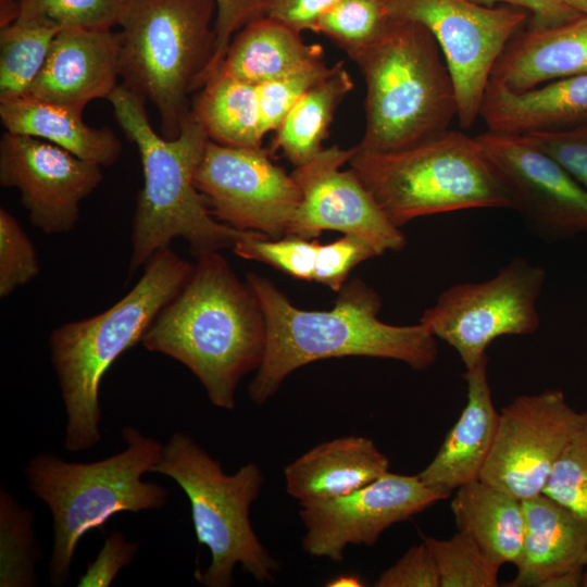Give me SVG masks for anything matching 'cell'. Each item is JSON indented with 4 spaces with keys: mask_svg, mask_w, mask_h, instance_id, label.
I'll use <instances>...</instances> for the list:
<instances>
[{
    "mask_svg": "<svg viewBox=\"0 0 587 587\" xmlns=\"http://www.w3.org/2000/svg\"><path fill=\"white\" fill-rule=\"evenodd\" d=\"M266 323L262 363L248 386L257 404L272 398L296 370L345 357L389 359L426 370L438 357L436 337L422 324L399 326L379 320L380 296L359 278L347 282L330 310L299 309L270 279L249 273Z\"/></svg>",
    "mask_w": 587,
    "mask_h": 587,
    "instance_id": "1",
    "label": "cell"
},
{
    "mask_svg": "<svg viewBox=\"0 0 587 587\" xmlns=\"http://www.w3.org/2000/svg\"><path fill=\"white\" fill-rule=\"evenodd\" d=\"M182 288L158 314L141 342L185 365L217 408L236 407V389L262 363L266 323L250 285L220 251L197 258Z\"/></svg>",
    "mask_w": 587,
    "mask_h": 587,
    "instance_id": "2",
    "label": "cell"
},
{
    "mask_svg": "<svg viewBox=\"0 0 587 587\" xmlns=\"http://www.w3.org/2000/svg\"><path fill=\"white\" fill-rule=\"evenodd\" d=\"M107 100L120 127L136 145L142 165L143 186L132 223L129 276L178 237L198 258L259 234L218 222L197 189L196 170L210 139L191 113L178 136L170 139L151 126L146 101L139 96L118 85Z\"/></svg>",
    "mask_w": 587,
    "mask_h": 587,
    "instance_id": "3",
    "label": "cell"
},
{
    "mask_svg": "<svg viewBox=\"0 0 587 587\" xmlns=\"http://www.w3.org/2000/svg\"><path fill=\"white\" fill-rule=\"evenodd\" d=\"M135 286L108 310L54 328L51 362L66 412L64 448L79 452L100 439V384L126 350L141 341L162 309L189 279L193 265L170 247L159 249Z\"/></svg>",
    "mask_w": 587,
    "mask_h": 587,
    "instance_id": "4",
    "label": "cell"
},
{
    "mask_svg": "<svg viewBox=\"0 0 587 587\" xmlns=\"http://www.w3.org/2000/svg\"><path fill=\"white\" fill-rule=\"evenodd\" d=\"M122 437L127 447L103 460L78 463L39 453L25 469L29 490L52 515L49 578L53 586L66 584L77 544L86 533L120 512L160 509L166 502L165 488L142 480L146 473H153L163 445L130 426L122 429Z\"/></svg>",
    "mask_w": 587,
    "mask_h": 587,
    "instance_id": "5",
    "label": "cell"
},
{
    "mask_svg": "<svg viewBox=\"0 0 587 587\" xmlns=\"http://www.w3.org/2000/svg\"><path fill=\"white\" fill-rule=\"evenodd\" d=\"M354 62L366 85L360 150L410 147L448 129L457 117L451 74L424 25L391 18L384 35Z\"/></svg>",
    "mask_w": 587,
    "mask_h": 587,
    "instance_id": "6",
    "label": "cell"
},
{
    "mask_svg": "<svg viewBox=\"0 0 587 587\" xmlns=\"http://www.w3.org/2000/svg\"><path fill=\"white\" fill-rule=\"evenodd\" d=\"M215 0H129L118 32L120 85L151 102L162 136L190 114L215 50Z\"/></svg>",
    "mask_w": 587,
    "mask_h": 587,
    "instance_id": "7",
    "label": "cell"
},
{
    "mask_svg": "<svg viewBox=\"0 0 587 587\" xmlns=\"http://www.w3.org/2000/svg\"><path fill=\"white\" fill-rule=\"evenodd\" d=\"M350 168L398 228L427 215L467 209H512L476 137L446 129L390 152L360 150Z\"/></svg>",
    "mask_w": 587,
    "mask_h": 587,
    "instance_id": "8",
    "label": "cell"
},
{
    "mask_svg": "<svg viewBox=\"0 0 587 587\" xmlns=\"http://www.w3.org/2000/svg\"><path fill=\"white\" fill-rule=\"evenodd\" d=\"M153 473L175 480L189 500L197 540L211 553L207 570L195 572L200 584L232 586L238 564L258 583L274 580L279 563L260 541L250 520V508L264 480L255 463L227 475L189 435L177 432L163 446Z\"/></svg>",
    "mask_w": 587,
    "mask_h": 587,
    "instance_id": "9",
    "label": "cell"
},
{
    "mask_svg": "<svg viewBox=\"0 0 587 587\" xmlns=\"http://www.w3.org/2000/svg\"><path fill=\"white\" fill-rule=\"evenodd\" d=\"M545 280L541 266L515 258L487 280L446 289L419 323L452 347L470 369L487 355L494 340L538 329L537 301Z\"/></svg>",
    "mask_w": 587,
    "mask_h": 587,
    "instance_id": "10",
    "label": "cell"
},
{
    "mask_svg": "<svg viewBox=\"0 0 587 587\" xmlns=\"http://www.w3.org/2000/svg\"><path fill=\"white\" fill-rule=\"evenodd\" d=\"M388 15L424 25L436 39L451 74L457 118L469 129L479 117L494 65L526 13L472 0H383Z\"/></svg>",
    "mask_w": 587,
    "mask_h": 587,
    "instance_id": "11",
    "label": "cell"
},
{
    "mask_svg": "<svg viewBox=\"0 0 587 587\" xmlns=\"http://www.w3.org/2000/svg\"><path fill=\"white\" fill-rule=\"evenodd\" d=\"M195 183L218 222L270 239L286 236L301 202L294 177L274 164L262 147H229L209 140Z\"/></svg>",
    "mask_w": 587,
    "mask_h": 587,
    "instance_id": "12",
    "label": "cell"
},
{
    "mask_svg": "<svg viewBox=\"0 0 587 587\" xmlns=\"http://www.w3.org/2000/svg\"><path fill=\"white\" fill-rule=\"evenodd\" d=\"M587 425L560 389L521 395L499 411L498 427L480 479L520 499L542 494L572 437Z\"/></svg>",
    "mask_w": 587,
    "mask_h": 587,
    "instance_id": "13",
    "label": "cell"
},
{
    "mask_svg": "<svg viewBox=\"0 0 587 587\" xmlns=\"http://www.w3.org/2000/svg\"><path fill=\"white\" fill-rule=\"evenodd\" d=\"M476 137L512 209L549 241L587 235V191L525 134L487 130Z\"/></svg>",
    "mask_w": 587,
    "mask_h": 587,
    "instance_id": "14",
    "label": "cell"
},
{
    "mask_svg": "<svg viewBox=\"0 0 587 587\" xmlns=\"http://www.w3.org/2000/svg\"><path fill=\"white\" fill-rule=\"evenodd\" d=\"M442 499L419 475L388 472L348 495L301 503L299 516L305 528L302 549L313 558L341 562L348 546L372 547L390 526Z\"/></svg>",
    "mask_w": 587,
    "mask_h": 587,
    "instance_id": "15",
    "label": "cell"
},
{
    "mask_svg": "<svg viewBox=\"0 0 587 587\" xmlns=\"http://www.w3.org/2000/svg\"><path fill=\"white\" fill-rule=\"evenodd\" d=\"M355 146L323 148L310 162L297 166L291 176L301 191V202L286 236L316 238L323 230L358 236L376 251H400L407 241L380 209L353 170L342 171Z\"/></svg>",
    "mask_w": 587,
    "mask_h": 587,
    "instance_id": "16",
    "label": "cell"
},
{
    "mask_svg": "<svg viewBox=\"0 0 587 587\" xmlns=\"http://www.w3.org/2000/svg\"><path fill=\"white\" fill-rule=\"evenodd\" d=\"M102 179V166L48 141L9 132L0 139V185L18 190L30 224L47 235L71 232Z\"/></svg>",
    "mask_w": 587,
    "mask_h": 587,
    "instance_id": "17",
    "label": "cell"
},
{
    "mask_svg": "<svg viewBox=\"0 0 587 587\" xmlns=\"http://www.w3.org/2000/svg\"><path fill=\"white\" fill-rule=\"evenodd\" d=\"M118 33L64 27L53 39L47 60L25 97L84 111L120 85Z\"/></svg>",
    "mask_w": 587,
    "mask_h": 587,
    "instance_id": "18",
    "label": "cell"
},
{
    "mask_svg": "<svg viewBox=\"0 0 587 587\" xmlns=\"http://www.w3.org/2000/svg\"><path fill=\"white\" fill-rule=\"evenodd\" d=\"M485 355L465 369L466 403L436 455L417 475L429 489L447 498L451 491L480 478L495 440L496 410Z\"/></svg>",
    "mask_w": 587,
    "mask_h": 587,
    "instance_id": "19",
    "label": "cell"
},
{
    "mask_svg": "<svg viewBox=\"0 0 587 587\" xmlns=\"http://www.w3.org/2000/svg\"><path fill=\"white\" fill-rule=\"evenodd\" d=\"M587 74V15L517 32L497 59L490 79L513 92Z\"/></svg>",
    "mask_w": 587,
    "mask_h": 587,
    "instance_id": "20",
    "label": "cell"
},
{
    "mask_svg": "<svg viewBox=\"0 0 587 587\" xmlns=\"http://www.w3.org/2000/svg\"><path fill=\"white\" fill-rule=\"evenodd\" d=\"M525 533L511 587H545L552 578L583 570L587 520L545 494L522 500Z\"/></svg>",
    "mask_w": 587,
    "mask_h": 587,
    "instance_id": "21",
    "label": "cell"
},
{
    "mask_svg": "<svg viewBox=\"0 0 587 587\" xmlns=\"http://www.w3.org/2000/svg\"><path fill=\"white\" fill-rule=\"evenodd\" d=\"M389 459L365 436L324 441L284 469L286 492L299 504L353 492L389 472Z\"/></svg>",
    "mask_w": 587,
    "mask_h": 587,
    "instance_id": "22",
    "label": "cell"
},
{
    "mask_svg": "<svg viewBox=\"0 0 587 587\" xmlns=\"http://www.w3.org/2000/svg\"><path fill=\"white\" fill-rule=\"evenodd\" d=\"M479 116L489 130L508 134L563 130L587 125V74L513 92L489 79Z\"/></svg>",
    "mask_w": 587,
    "mask_h": 587,
    "instance_id": "23",
    "label": "cell"
},
{
    "mask_svg": "<svg viewBox=\"0 0 587 587\" xmlns=\"http://www.w3.org/2000/svg\"><path fill=\"white\" fill-rule=\"evenodd\" d=\"M322 60L321 45L307 43L300 32L262 16L233 37L214 75L259 86Z\"/></svg>",
    "mask_w": 587,
    "mask_h": 587,
    "instance_id": "24",
    "label": "cell"
},
{
    "mask_svg": "<svg viewBox=\"0 0 587 587\" xmlns=\"http://www.w3.org/2000/svg\"><path fill=\"white\" fill-rule=\"evenodd\" d=\"M5 132L35 137L100 166L114 164L122 143L113 129L86 124L83 111L24 97L0 101Z\"/></svg>",
    "mask_w": 587,
    "mask_h": 587,
    "instance_id": "25",
    "label": "cell"
},
{
    "mask_svg": "<svg viewBox=\"0 0 587 587\" xmlns=\"http://www.w3.org/2000/svg\"><path fill=\"white\" fill-rule=\"evenodd\" d=\"M450 508L458 530L471 536L495 564L517 565L525 533L522 500L479 478L458 488Z\"/></svg>",
    "mask_w": 587,
    "mask_h": 587,
    "instance_id": "26",
    "label": "cell"
},
{
    "mask_svg": "<svg viewBox=\"0 0 587 587\" xmlns=\"http://www.w3.org/2000/svg\"><path fill=\"white\" fill-rule=\"evenodd\" d=\"M190 113L208 138L229 147H262L258 88L215 74L197 90Z\"/></svg>",
    "mask_w": 587,
    "mask_h": 587,
    "instance_id": "27",
    "label": "cell"
},
{
    "mask_svg": "<svg viewBox=\"0 0 587 587\" xmlns=\"http://www.w3.org/2000/svg\"><path fill=\"white\" fill-rule=\"evenodd\" d=\"M352 88L344 63H336L288 112L275 130L274 149L296 167L310 162L323 149L334 114Z\"/></svg>",
    "mask_w": 587,
    "mask_h": 587,
    "instance_id": "28",
    "label": "cell"
},
{
    "mask_svg": "<svg viewBox=\"0 0 587 587\" xmlns=\"http://www.w3.org/2000/svg\"><path fill=\"white\" fill-rule=\"evenodd\" d=\"M61 27L41 17H16L0 30V101L24 98Z\"/></svg>",
    "mask_w": 587,
    "mask_h": 587,
    "instance_id": "29",
    "label": "cell"
},
{
    "mask_svg": "<svg viewBox=\"0 0 587 587\" xmlns=\"http://www.w3.org/2000/svg\"><path fill=\"white\" fill-rule=\"evenodd\" d=\"M39 551L34 536L33 512L13 495L0 489V586H36Z\"/></svg>",
    "mask_w": 587,
    "mask_h": 587,
    "instance_id": "30",
    "label": "cell"
},
{
    "mask_svg": "<svg viewBox=\"0 0 587 587\" xmlns=\"http://www.w3.org/2000/svg\"><path fill=\"white\" fill-rule=\"evenodd\" d=\"M390 21L383 0H341L321 16L313 32L355 61L384 35Z\"/></svg>",
    "mask_w": 587,
    "mask_h": 587,
    "instance_id": "31",
    "label": "cell"
},
{
    "mask_svg": "<svg viewBox=\"0 0 587 587\" xmlns=\"http://www.w3.org/2000/svg\"><path fill=\"white\" fill-rule=\"evenodd\" d=\"M439 576V587H497L500 566L467 534L458 530L448 539L424 537Z\"/></svg>",
    "mask_w": 587,
    "mask_h": 587,
    "instance_id": "32",
    "label": "cell"
},
{
    "mask_svg": "<svg viewBox=\"0 0 587 587\" xmlns=\"http://www.w3.org/2000/svg\"><path fill=\"white\" fill-rule=\"evenodd\" d=\"M320 242L298 236L270 239L263 234L238 240L234 252L243 259L268 264L302 280H313Z\"/></svg>",
    "mask_w": 587,
    "mask_h": 587,
    "instance_id": "33",
    "label": "cell"
},
{
    "mask_svg": "<svg viewBox=\"0 0 587 587\" xmlns=\"http://www.w3.org/2000/svg\"><path fill=\"white\" fill-rule=\"evenodd\" d=\"M129 0H18L17 17H41L61 28L111 29Z\"/></svg>",
    "mask_w": 587,
    "mask_h": 587,
    "instance_id": "34",
    "label": "cell"
},
{
    "mask_svg": "<svg viewBox=\"0 0 587 587\" xmlns=\"http://www.w3.org/2000/svg\"><path fill=\"white\" fill-rule=\"evenodd\" d=\"M542 494L587 520V425L561 452Z\"/></svg>",
    "mask_w": 587,
    "mask_h": 587,
    "instance_id": "35",
    "label": "cell"
},
{
    "mask_svg": "<svg viewBox=\"0 0 587 587\" xmlns=\"http://www.w3.org/2000/svg\"><path fill=\"white\" fill-rule=\"evenodd\" d=\"M330 70L322 60L257 86L264 136L275 132L296 102Z\"/></svg>",
    "mask_w": 587,
    "mask_h": 587,
    "instance_id": "36",
    "label": "cell"
},
{
    "mask_svg": "<svg viewBox=\"0 0 587 587\" xmlns=\"http://www.w3.org/2000/svg\"><path fill=\"white\" fill-rule=\"evenodd\" d=\"M39 262L33 242L18 221L0 209V297L7 298L17 287L38 276Z\"/></svg>",
    "mask_w": 587,
    "mask_h": 587,
    "instance_id": "37",
    "label": "cell"
},
{
    "mask_svg": "<svg viewBox=\"0 0 587 587\" xmlns=\"http://www.w3.org/2000/svg\"><path fill=\"white\" fill-rule=\"evenodd\" d=\"M377 255L367 241L346 234L330 243L320 245L313 280L339 292L353 267Z\"/></svg>",
    "mask_w": 587,
    "mask_h": 587,
    "instance_id": "38",
    "label": "cell"
},
{
    "mask_svg": "<svg viewBox=\"0 0 587 587\" xmlns=\"http://www.w3.org/2000/svg\"><path fill=\"white\" fill-rule=\"evenodd\" d=\"M525 135L587 191V125Z\"/></svg>",
    "mask_w": 587,
    "mask_h": 587,
    "instance_id": "39",
    "label": "cell"
},
{
    "mask_svg": "<svg viewBox=\"0 0 587 587\" xmlns=\"http://www.w3.org/2000/svg\"><path fill=\"white\" fill-rule=\"evenodd\" d=\"M266 2L267 0H215V50L202 86L217 71L233 37L248 23L265 16Z\"/></svg>",
    "mask_w": 587,
    "mask_h": 587,
    "instance_id": "40",
    "label": "cell"
},
{
    "mask_svg": "<svg viewBox=\"0 0 587 587\" xmlns=\"http://www.w3.org/2000/svg\"><path fill=\"white\" fill-rule=\"evenodd\" d=\"M376 587H439V576L434 557L422 540L411 547L374 583Z\"/></svg>",
    "mask_w": 587,
    "mask_h": 587,
    "instance_id": "41",
    "label": "cell"
},
{
    "mask_svg": "<svg viewBox=\"0 0 587 587\" xmlns=\"http://www.w3.org/2000/svg\"><path fill=\"white\" fill-rule=\"evenodd\" d=\"M138 551V544L126 540L123 533L113 530L104 540L96 560L79 577L78 587H108L117 573L128 565Z\"/></svg>",
    "mask_w": 587,
    "mask_h": 587,
    "instance_id": "42",
    "label": "cell"
},
{
    "mask_svg": "<svg viewBox=\"0 0 587 587\" xmlns=\"http://www.w3.org/2000/svg\"><path fill=\"white\" fill-rule=\"evenodd\" d=\"M341 0H267L265 16L302 33L314 30L317 21Z\"/></svg>",
    "mask_w": 587,
    "mask_h": 587,
    "instance_id": "43",
    "label": "cell"
},
{
    "mask_svg": "<svg viewBox=\"0 0 587 587\" xmlns=\"http://www.w3.org/2000/svg\"><path fill=\"white\" fill-rule=\"evenodd\" d=\"M480 4L503 2L530 11L536 27H551L569 22L580 15L563 0H472Z\"/></svg>",
    "mask_w": 587,
    "mask_h": 587,
    "instance_id": "44",
    "label": "cell"
},
{
    "mask_svg": "<svg viewBox=\"0 0 587 587\" xmlns=\"http://www.w3.org/2000/svg\"><path fill=\"white\" fill-rule=\"evenodd\" d=\"M328 587H361L364 586L362 579L360 576L355 574H344L339 575L330 580H328L326 584Z\"/></svg>",
    "mask_w": 587,
    "mask_h": 587,
    "instance_id": "45",
    "label": "cell"
},
{
    "mask_svg": "<svg viewBox=\"0 0 587 587\" xmlns=\"http://www.w3.org/2000/svg\"><path fill=\"white\" fill-rule=\"evenodd\" d=\"M567 5L580 14L587 15V0H563Z\"/></svg>",
    "mask_w": 587,
    "mask_h": 587,
    "instance_id": "46",
    "label": "cell"
},
{
    "mask_svg": "<svg viewBox=\"0 0 587 587\" xmlns=\"http://www.w3.org/2000/svg\"><path fill=\"white\" fill-rule=\"evenodd\" d=\"M584 587H587V559L584 566V574H583V585Z\"/></svg>",
    "mask_w": 587,
    "mask_h": 587,
    "instance_id": "47",
    "label": "cell"
},
{
    "mask_svg": "<svg viewBox=\"0 0 587 587\" xmlns=\"http://www.w3.org/2000/svg\"><path fill=\"white\" fill-rule=\"evenodd\" d=\"M586 413H587V410H586Z\"/></svg>",
    "mask_w": 587,
    "mask_h": 587,
    "instance_id": "48",
    "label": "cell"
},
{
    "mask_svg": "<svg viewBox=\"0 0 587 587\" xmlns=\"http://www.w3.org/2000/svg\"><path fill=\"white\" fill-rule=\"evenodd\" d=\"M16 1H18V0H16Z\"/></svg>",
    "mask_w": 587,
    "mask_h": 587,
    "instance_id": "49",
    "label": "cell"
}]
</instances>
